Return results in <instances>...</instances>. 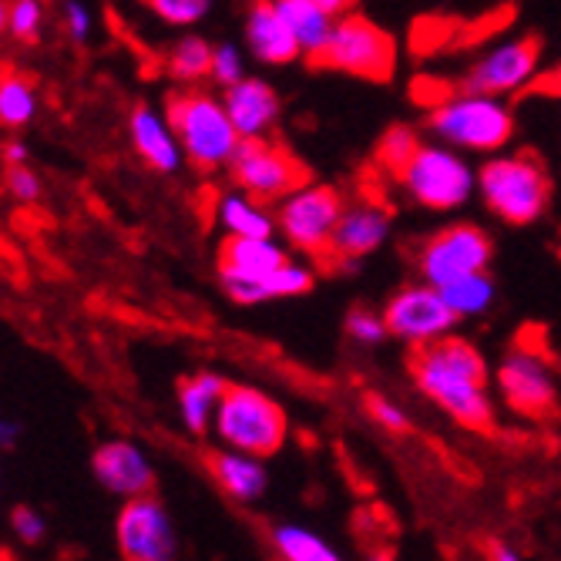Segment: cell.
Returning <instances> with one entry per match:
<instances>
[{
  "label": "cell",
  "mask_w": 561,
  "mask_h": 561,
  "mask_svg": "<svg viewBox=\"0 0 561 561\" xmlns=\"http://www.w3.org/2000/svg\"><path fill=\"white\" fill-rule=\"evenodd\" d=\"M377 165L393 185L424 213H461L478 195V169L465 151L437 138H421L414 128L397 125L377 145Z\"/></svg>",
  "instance_id": "obj_1"
},
{
  "label": "cell",
  "mask_w": 561,
  "mask_h": 561,
  "mask_svg": "<svg viewBox=\"0 0 561 561\" xmlns=\"http://www.w3.org/2000/svg\"><path fill=\"white\" fill-rule=\"evenodd\" d=\"M411 377L417 390L444 417L468 431H491L497 421L494 370L478 343L444 336L411 353Z\"/></svg>",
  "instance_id": "obj_2"
},
{
  "label": "cell",
  "mask_w": 561,
  "mask_h": 561,
  "mask_svg": "<svg viewBox=\"0 0 561 561\" xmlns=\"http://www.w3.org/2000/svg\"><path fill=\"white\" fill-rule=\"evenodd\" d=\"M216 276L222 293L239 306L270 299H299L313 293L317 273L310 263L289 256L283 239H222Z\"/></svg>",
  "instance_id": "obj_3"
},
{
  "label": "cell",
  "mask_w": 561,
  "mask_h": 561,
  "mask_svg": "<svg viewBox=\"0 0 561 561\" xmlns=\"http://www.w3.org/2000/svg\"><path fill=\"white\" fill-rule=\"evenodd\" d=\"M424 128L431 138L465 151V156H497L507 151L518 131V118L507 98L474 94V91H447L427 105Z\"/></svg>",
  "instance_id": "obj_4"
},
{
  "label": "cell",
  "mask_w": 561,
  "mask_h": 561,
  "mask_svg": "<svg viewBox=\"0 0 561 561\" xmlns=\"http://www.w3.org/2000/svg\"><path fill=\"white\" fill-rule=\"evenodd\" d=\"M165 115L179 135L185 162L195 172L216 175L229 169L242 138L226 112L222 94L206 88H179L165 101Z\"/></svg>",
  "instance_id": "obj_5"
},
{
  "label": "cell",
  "mask_w": 561,
  "mask_h": 561,
  "mask_svg": "<svg viewBox=\"0 0 561 561\" xmlns=\"http://www.w3.org/2000/svg\"><path fill=\"white\" fill-rule=\"evenodd\" d=\"M484 209L504 226H535L551 206V175L531 151H497L478 169Z\"/></svg>",
  "instance_id": "obj_6"
},
{
  "label": "cell",
  "mask_w": 561,
  "mask_h": 561,
  "mask_svg": "<svg viewBox=\"0 0 561 561\" xmlns=\"http://www.w3.org/2000/svg\"><path fill=\"white\" fill-rule=\"evenodd\" d=\"M213 434L222 447L273 457L289 437V417L273 393L252 383H229L213 421Z\"/></svg>",
  "instance_id": "obj_7"
},
{
  "label": "cell",
  "mask_w": 561,
  "mask_h": 561,
  "mask_svg": "<svg viewBox=\"0 0 561 561\" xmlns=\"http://www.w3.org/2000/svg\"><path fill=\"white\" fill-rule=\"evenodd\" d=\"M310 65L323 68V71L383 84L397 75V41L377 21L350 11L333 21V31L327 37L323 50Z\"/></svg>",
  "instance_id": "obj_8"
},
{
  "label": "cell",
  "mask_w": 561,
  "mask_h": 561,
  "mask_svg": "<svg viewBox=\"0 0 561 561\" xmlns=\"http://www.w3.org/2000/svg\"><path fill=\"white\" fill-rule=\"evenodd\" d=\"M343 209H346V198L336 185L310 179L273 206L276 236L296 252V256L323 260Z\"/></svg>",
  "instance_id": "obj_9"
},
{
  "label": "cell",
  "mask_w": 561,
  "mask_h": 561,
  "mask_svg": "<svg viewBox=\"0 0 561 561\" xmlns=\"http://www.w3.org/2000/svg\"><path fill=\"white\" fill-rule=\"evenodd\" d=\"M497 403L522 421H548L558 411V374L535 343L507 346L494 367Z\"/></svg>",
  "instance_id": "obj_10"
},
{
  "label": "cell",
  "mask_w": 561,
  "mask_h": 561,
  "mask_svg": "<svg viewBox=\"0 0 561 561\" xmlns=\"http://www.w3.org/2000/svg\"><path fill=\"white\" fill-rule=\"evenodd\" d=\"M538 78H541V41L531 34H518L484 47L461 71L457 88L512 101L515 94L535 91Z\"/></svg>",
  "instance_id": "obj_11"
},
{
  "label": "cell",
  "mask_w": 561,
  "mask_h": 561,
  "mask_svg": "<svg viewBox=\"0 0 561 561\" xmlns=\"http://www.w3.org/2000/svg\"><path fill=\"white\" fill-rule=\"evenodd\" d=\"M491 260H494V239L478 222H447L444 229L431 232L414 252L417 276L437 289L468 273L491 270Z\"/></svg>",
  "instance_id": "obj_12"
},
{
  "label": "cell",
  "mask_w": 561,
  "mask_h": 561,
  "mask_svg": "<svg viewBox=\"0 0 561 561\" xmlns=\"http://www.w3.org/2000/svg\"><path fill=\"white\" fill-rule=\"evenodd\" d=\"M229 179L236 188L249 192L252 198L276 206L293 188L310 182V169L299 162L296 151H289L276 138H249L236 148L229 162Z\"/></svg>",
  "instance_id": "obj_13"
},
{
  "label": "cell",
  "mask_w": 561,
  "mask_h": 561,
  "mask_svg": "<svg viewBox=\"0 0 561 561\" xmlns=\"http://www.w3.org/2000/svg\"><path fill=\"white\" fill-rule=\"evenodd\" d=\"M383 320H387V330L393 340L414 346V350L450 336L454 327L461 323L447 306L444 293L424 279L403 283L400 289H393L390 299L383 302Z\"/></svg>",
  "instance_id": "obj_14"
},
{
  "label": "cell",
  "mask_w": 561,
  "mask_h": 561,
  "mask_svg": "<svg viewBox=\"0 0 561 561\" xmlns=\"http://www.w3.org/2000/svg\"><path fill=\"white\" fill-rule=\"evenodd\" d=\"M115 545L122 561H175L179 528L172 512L156 494L122 501V512L115 518Z\"/></svg>",
  "instance_id": "obj_15"
},
{
  "label": "cell",
  "mask_w": 561,
  "mask_h": 561,
  "mask_svg": "<svg viewBox=\"0 0 561 561\" xmlns=\"http://www.w3.org/2000/svg\"><path fill=\"white\" fill-rule=\"evenodd\" d=\"M393 232V209L374 192H364L356 198H346V209L336 222V232L330 239V249L323 263L330 266H356L390 242Z\"/></svg>",
  "instance_id": "obj_16"
},
{
  "label": "cell",
  "mask_w": 561,
  "mask_h": 561,
  "mask_svg": "<svg viewBox=\"0 0 561 561\" xmlns=\"http://www.w3.org/2000/svg\"><path fill=\"white\" fill-rule=\"evenodd\" d=\"M91 474L108 494L131 501L156 494L159 474L148 450L131 437H108L91 450Z\"/></svg>",
  "instance_id": "obj_17"
},
{
  "label": "cell",
  "mask_w": 561,
  "mask_h": 561,
  "mask_svg": "<svg viewBox=\"0 0 561 561\" xmlns=\"http://www.w3.org/2000/svg\"><path fill=\"white\" fill-rule=\"evenodd\" d=\"M242 47L249 58L266 68H289L302 61V50L279 14L276 0H249L245 18H242Z\"/></svg>",
  "instance_id": "obj_18"
},
{
  "label": "cell",
  "mask_w": 561,
  "mask_h": 561,
  "mask_svg": "<svg viewBox=\"0 0 561 561\" xmlns=\"http://www.w3.org/2000/svg\"><path fill=\"white\" fill-rule=\"evenodd\" d=\"M222 101H226V112L242 141L276 138V128L283 118V98L266 78H260V75L242 78L239 84L222 91Z\"/></svg>",
  "instance_id": "obj_19"
},
{
  "label": "cell",
  "mask_w": 561,
  "mask_h": 561,
  "mask_svg": "<svg viewBox=\"0 0 561 561\" xmlns=\"http://www.w3.org/2000/svg\"><path fill=\"white\" fill-rule=\"evenodd\" d=\"M206 471L216 481V488L229 501H236L242 507L260 504L270 494V481L273 478H270V468H266V457L245 454V450H232V447L219 444L206 457Z\"/></svg>",
  "instance_id": "obj_20"
},
{
  "label": "cell",
  "mask_w": 561,
  "mask_h": 561,
  "mask_svg": "<svg viewBox=\"0 0 561 561\" xmlns=\"http://www.w3.org/2000/svg\"><path fill=\"white\" fill-rule=\"evenodd\" d=\"M128 135L138 151V159L159 175H175L185 165V151L179 145V135L162 108L138 105L128 115Z\"/></svg>",
  "instance_id": "obj_21"
},
{
  "label": "cell",
  "mask_w": 561,
  "mask_h": 561,
  "mask_svg": "<svg viewBox=\"0 0 561 561\" xmlns=\"http://www.w3.org/2000/svg\"><path fill=\"white\" fill-rule=\"evenodd\" d=\"M213 219L226 232V239H273L276 236V216L273 206L252 198L242 188H226L213 202Z\"/></svg>",
  "instance_id": "obj_22"
},
{
  "label": "cell",
  "mask_w": 561,
  "mask_h": 561,
  "mask_svg": "<svg viewBox=\"0 0 561 561\" xmlns=\"http://www.w3.org/2000/svg\"><path fill=\"white\" fill-rule=\"evenodd\" d=\"M229 380L216 370H198V374H188L179 390H175V403H179V421L188 434L202 437L213 431V421H216V411L222 403V393H226Z\"/></svg>",
  "instance_id": "obj_23"
},
{
  "label": "cell",
  "mask_w": 561,
  "mask_h": 561,
  "mask_svg": "<svg viewBox=\"0 0 561 561\" xmlns=\"http://www.w3.org/2000/svg\"><path fill=\"white\" fill-rule=\"evenodd\" d=\"M213 50L216 44L202 34H182L179 41L169 44L162 68L179 88H202V81H209L213 75Z\"/></svg>",
  "instance_id": "obj_24"
},
{
  "label": "cell",
  "mask_w": 561,
  "mask_h": 561,
  "mask_svg": "<svg viewBox=\"0 0 561 561\" xmlns=\"http://www.w3.org/2000/svg\"><path fill=\"white\" fill-rule=\"evenodd\" d=\"M273 548L279 561H346L340 548L317 528L299 525V522H283L273 528Z\"/></svg>",
  "instance_id": "obj_25"
},
{
  "label": "cell",
  "mask_w": 561,
  "mask_h": 561,
  "mask_svg": "<svg viewBox=\"0 0 561 561\" xmlns=\"http://www.w3.org/2000/svg\"><path fill=\"white\" fill-rule=\"evenodd\" d=\"M276 8H279V14L286 18L289 31H293V37H296L299 50H302V58H306V61H313V58L320 55V50H323V44H327V37H330L336 18H330L323 8L310 4V0H276Z\"/></svg>",
  "instance_id": "obj_26"
},
{
  "label": "cell",
  "mask_w": 561,
  "mask_h": 561,
  "mask_svg": "<svg viewBox=\"0 0 561 561\" xmlns=\"http://www.w3.org/2000/svg\"><path fill=\"white\" fill-rule=\"evenodd\" d=\"M440 293L457 320H478V317L491 313V306L497 302V283H494L491 270L468 273L461 279L440 286Z\"/></svg>",
  "instance_id": "obj_27"
},
{
  "label": "cell",
  "mask_w": 561,
  "mask_h": 561,
  "mask_svg": "<svg viewBox=\"0 0 561 561\" xmlns=\"http://www.w3.org/2000/svg\"><path fill=\"white\" fill-rule=\"evenodd\" d=\"M37 88L21 75H0V125L24 128L37 118Z\"/></svg>",
  "instance_id": "obj_28"
},
{
  "label": "cell",
  "mask_w": 561,
  "mask_h": 561,
  "mask_svg": "<svg viewBox=\"0 0 561 561\" xmlns=\"http://www.w3.org/2000/svg\"><path fill=\"white\" fill-rule=\"evenodd\" d=\"M343 333L356 346H380L390 336L383 310H374V306H353V310H346Z\"/></svg>",
  "instance_id": "obj_29"
},
{
  "label": "cell",
  "mask_w": 561,
  "mask_h": 561,
  "mask_svg": "<svg viewBox=\"0 0 561 561\" xmlns=\"http://www.w3.org/2000/svg\"><path fill=\"white\" fill-rule=\"evenodd\" d=\"M242 78H249V50L239 47L236 41H219L216 50H213V75H209V81L226 91V88L239 84Z\"/></svg>",
  "instance_id": "obj_30"
},
{
  "label": "cell",
  "mask_w": 561,
  "mask_h": 561,
  "mask_svg": "<svg viewBox=\"0 0 561 561\" xmlns=\"http://www.w3.org/2000/svg\"><path fill=\"white\" fill-rule=\"evenodd\" d=\"M148 8L169 27H195L213 14L216 0H148Z\"/></svg>",
  "instance_id": "obj_31"
},
{
  "label": "cell",
  "mask_w": 561,
  "mask_h": 561,
  "mask_svg": "<svg viewBox=\"0 0 561 561\" xmlns=\"http://www.w3.org/2000/svg\"><path fill=\"white\" fill-rule=\"evenodd\" d=\"M367 414H370V421H374L380 431H387V434H407V431H411V414H407L397 400H390V397H383V393L367 397Z\"/></svg>",
  "instance_id": "obj_32"
},
{
  "label": "cell",
  "mask_w": 561,
  "mask_h": 561,
  "mask_svg": "<svg viewBox=\"0 0 561 561\" xmlns=\"http://www.w3.org/2000/svg\"><path fill=\"white\" fill-rule=\"evenodd\" d=\"M44 27V4L41 0H11V18H8V34L18 41H34Z\"/></svg>",
  "instance_id": "obj_33"
},
{
  "label": "cell",
  "mask_w": 561,
  "mask_h": 561,
  "mask_svg": "<svg viewBox=\"0 0 561 561\" xmlns=\"http://www.w3.org/2000/svg\"><path fill=\"white\" fill-rule=\"evenodd\" d=\"M47 528H50L47 518L37 512V507H31V504H18L14 512H11V535L21 545H27V548L41 545L47 538Z\"/></svg>",
  "instance_id": "obj_34"
},
{
  "label": "cell",
  "mask_w": 561,
  "mask_h": 561,
  "mask_svg": "<svg viewBox=\"0 0 561 561\" xmlns=\"http://www.w3.org/2000/svg\"><path fill=\"white\" fill-rule=\"evenodd\" d=\"M61 21H65V31L71 41L84 44L94 31V14L91 8L84 4V0H65V8H61Z\"/></svg>",
  "instance_id": "obj_35"
},
{
  "label": "cell",
  "mask_w": 561,
  "mask_h": 561,
  "mask_svg": "<svg viewBox=\"0 0 561 561\" xmlns=\"http://www.w3.org/2000/svg\"><path fill=\"white\" fill-rule=\"evenodd\" d=\"M8 192L18 202H24V206H31V202L41 198V175L34 169H27V165H14L8 172Z\"/></svg>",
  "instance_id": "obj_36"
},
{
  "label": "cell",
  "mask_w": 561,
  "mask_h": 561,
  "mask_svg": "<svg viewBox=\"0 0 561 561\" xmlns=\"http://www.w3.org/2000/svg\"><path fill=\"white\" fill-rule=\"evenodd\" d=\"M24 437V427L11 417H0V450H14Z\"/></svg>",
  "instance_id": "obj_37"
},
{
  "label": "cell",
  "mask_w": 561,
  "mask_h": 561,
  "mask_svg": "<svg viewBox=\"0 0 561 561\" xmlns=\"http://www.w3.org/2000/svg\"><path fill=\"white\" fill-rule=\"evenodd\" d=\"M535 91H541V94H551V98H561V61H558V65H554L548 75H541V78H538Z\"/></svg>",
  "instance_id": "obj_38"
},
{
  "label": "cell",
  "mask_w": 561,
  "mask_h": 561,
  "mask_svg": "<svg viewBox=\"0 0 561 561\" xmlns=\"http://www.w3.org/2000/svg\"><path fill=\"white\" fill-rule=\"evenodd\" d=\"M27 159H31V148H27L24 141L14 138V141L4 145V162H8L11 169H14V165H27Z\"/></svg>",
  "instance_id": "obj_39"
},
{
  "label": "cell",
  "mask_w": 561,
  "mask_h": 561,
  "mask_svg": "<svg viewBox=\"0 0 561 561\" xmlns=\"http://www.w3.org/2000/svg\"><path fill=\"white\" fill-rule=\"evenodd\" d=\"M488 561H525V554L515 548V545H507V541H494L488 548Z\"/></svg>",
  "instance_id": "obj_40"
},
{
  "label": "cell",
  "mask_w": 561,
  "mask_h": 561,
  "mask_svg": "<svg viewBox=\"0 0 561 561\" xmlns=\"http://www.w3.org/2000/svg\"><path fill=\"white\" fill-rule=\"evenodd\" d=\"M310 4L323 8L330 18H343V14L356 11V4H360V0H310Z\"/></svg>",
  "instance_id": "obj_41"
},
{
  "label": "cell",
  "mask_w": 561,
  "mask_h": 561,
  "mask_svg": "<svg viewBox=\"0 0 561 561\" xmlns=\"http://www.w3.org/2000/svg\"><path fill=\"white\" fill-rule=\"evenodd\" d=\"M364 561H397V554L390 548H374V551H367Z\"/></svg>",
  "instance_id": "obj_42"
},
{
  "label": "cell",
  "mask_w": 561,
  "mask_h": 561,
  "mask_svg": "<svg viewBox=\"0 0 561 561\" xmlns=\"http://www.w3.org/2000/svg\"><path fill=\"white\" fill-rule=\"evenodd\" d=\"M8 18H11V4L8 0H0V34L8 31Z\"/></svg>",
  "instance_id": "obj_43"
},
{
  "label": "cell",
  "mask_w": 561,
  "mask_h": 561,
  "mask_svg": "<svg viewBox=\"0 0 561 561\" xmlns=\"http://www.w3.org/2000/svg\"><path fill=\"white\" fill-rule=\"evenodd\" d=\"M0 561H14V558H11L8 551H0Z\"/></svg>",
  "instance_id": "obj_44"
}]
</instances>
